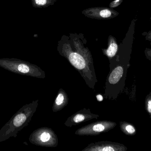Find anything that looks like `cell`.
Masks as SVG:
<instances>
[{
    "mask_svg": "<svg viewBox=\"0 0 151 151\" xmlns=\"http://www.w3.org/2000/svg\"><path fill=\"white\" fill-rule=\"evenodd\" d=\"M35 4L38 5H44L47 3V0H34Z\"/></svg>",
    "mask_w": 151,
    "mask_h": 151,
    "instance_id": "obj_14",
    "label": "cell"
},
{
    "mask_svg": "<svg viewBox=\"0 0 151 151\" xmlns=\"http://www.w3.org/2000/svg\"><path fill=\"white\" fill-rule=\"evenodd\" d=\"M118 50V46L115 42L112 43L109 45L108 49L106 50V56L111 59L114 57L117 54Z\"/></svg>",
    "mask_w": 151,
    "mask_h": 151,
    "instance_id": "obj_10",
    "label": "cell"
},
{
    "mask_svg": "<svg viewBox=\"0 0 151 151\" xmlns=\"http://www.w3.org/2000/svg\"><path fill=\"white\" fill-rule=\"evenodd\" d=\"M145 103V110L151 119V91L146 96Z\"/></svg>",
    "mask_w": 151,
    "mask_h": 151,
    "instance_id": "obj_11",
    "label": "cell"
},
{
    "mask_svg": "<svg viewBox=\"0 0 151 151\" xmlns=\"http://www.w3.org/2000/svg\"><path fill=\"white\" fill-rule=\"evenodd\" d=\"M0 67L13 73L44 79L46 73L38 66L16 58H0Z\"/></svg>",
    "mask_w": 151,
    "mask_h": 151,
    "instance_id": "obj_3",
    "label": "cell"
},
{
    "mask_svg": "<svg viewBox=\"0 0 151 151\" xmlns=\"http://www.w3.org/2000/svg\"><path fill=\"white\" fill-rule=\"evenodd\" d=\"M124 144L110 141H100L89 144L82 151H126Z\"/></svg>",
    "mask_w": 151,
    "mask_h": 151,
    "instance_id": "obj_7",
    "label": "cell"
},
{
    "mask_svg": "<svg viewBox=\"0 0 151 151\" xmlns=\"http://www.w3.org/2000/svg\"><path fill=\"white\" fill-rule=\"evenodd\" d=\"M145 54L146 58L151 62V49H146L145 51Z\"/></svg>",
    "mask_w": 151,
    "mask_h": 151,
    "instance_id": "obj_15",
    "label": "cell"
},
{
    "mask_svg": "<svg viewBox=\"0 0 151 151\" xmlns=\"http://www.w3.org/2000/svg\"><path fill=\"white\" fill-rule=\"evenodd\" d=\"M39 100L23 105L0 129V142L16 137L21 130L28 126L37 111Z\"/></svg>",
    "mask_w": 151,
    "mask_h": 151,
    "instance_id": "obj_2",
    "label": "cell"
},
{
    "mask_svg": "<svg viewBox=\"0 0 151 151\" xmlns=\"http://www.w3.org/2000/svg\"><path fill=\"white\" fill-rule=\"evenodd\" d=\"M99 117V115L97 114L91 113L90 109L83 108L69 117L64 124L66 126L71 127L77 126L82 122L96 119Z\"/></svg>",
    "mask_w": 151,
    "mask_h": 151,
    "instance_id": "obj_6",
    "label": "cell"
},
{
    "mask_svg": "<svg viewBox=\"0 0 151 151\" xmlns=\"http://www.w3.org/2000/svg\"><path fill=\"white\" fill-rule=\"evenodd\" d=\"M69 103L68 95L63 89H60L53 105L52 110L54 112L59 111L64 108Z\"/></svg>",
    "mask_w": 151,
    "mask_h": 151,
    "instance_id": "obj_8",
    "label": "cell"
},
{
    "mask_svg": "<svg viewBox=\"0 0 151 151\" xmlns=\"http://www.w3.org/2000/svg\"><path fill=\"white\" fill-rule=\"evenodd\" d=\"M130 66L129 59H118L111 63L110 72L106 77L105 86V98L115 100L123 92L128 70Z\"/></svg>",
    "mask_w": 151,
    "mask_h": 151,
    "instance_id": "obj_1",
    "label": "cell"
},
{
    "mask_svg": "<svg viewBox=\"0 0 151 151\" xmlns=\"http://www.w3.org/2000/svg\"><path fill=\"white\" fill-rule=\"evenodd\" d=\"M120 128L125 134L128 136H134L137 134V130L134 125L129 122L122 121L120 122Z\"/></svg>",
    "mask_w": 151,
    "mask_h": 151,
    "instance_id": "obj_9",
    "label": "cell"
},
{
    "mask_svg": "<svg viewBox=\"0 0 151 151\" xmlns=\"http://www.w3.org/2000/svg\"><path fill=\"white\" fill-rule=\"evenodd\" d=\"M117 123L109 121H99L81 127L76 131L79 136H97L106 133L115 127Z\"/></svg>",
    "mask_w": 151,
    "mask_h": 151,
    "instance_id": "obj_5",
    "label": "cell"
},
{
    "mask_svg": "<svg viewBox=\"0 0 151 151\" xmlns=\"http://www.w3.org/2000/svg\"><path fill=\"white\" fill-rule=\"evenodd\" d=\"M122 0H115V1L112 2L110 4V6L112 7V8L117 7V6H119V5L122 2Z\"/></svg>",
    "mask_w": 151,
    "mask_h": 151,
    "instance_id": "obj_13",
    "label": "cell"
},
{
    "mask_svg": "<svg viewBox=\"0 0 151 151\" xmlns=\"http://www.w3.org/2000/svg\"><path fill=\"white\" fill-rule=\"evenodd\" d=\"M96 98L97 100L99 102H102L104 100V97L101 94H97L96 95Z\"/></svg>",
    "mask_w": 151,
    "mask_h": 151,
    "instance_id": "obj_16",
    "label": "cell"
},
{
    "mask_svg": "<svg viewBox=\"0 0 151 151\" xmlns=\"http://www.w3.org/2000/svg\"><path fill=\"white\" fill-rule=\"evenodd\" d=\"M29 142L37 146L55 148L58 145V139L57 135L50 128H40L34 131L30 135Z\"/></svg>",
    "mask_w": 151,
    "mask_h": 151,
    "instance_id": "obj_4",
    "label": "cell"
},
{
    "mask_svg": "<svg viewBox=\"0 0 151 151\" xmlns=\"http://www.w3.org/2000/svg\"><path fill=\"white\" fill-rule=\"evenodd\" d=\"M147 39L151 41V31L149 32L147 35Z\"/></svg>",
    "mask_w": 151,
    "mask_h": 151,
    "instance_id": "obj_17",
    "label": "cell"
},
{
    "mask_svg": "<svg viewBox=\"0 0 151 151\" xmlns=\"http://www.w3.org/2000/svg\"></svg>",
    "mask_w": 151,
    "mask_h": 151,
    "instance_id": "obj_18",
    "label": "cell"
},
{
    "mask_svg": "<svg viewBox=\"0 0 151 151\" xmlns=\"http://www.w3.org/2000/svg\"><path fill=\"white\" fill-rule=\"evenodd\" d=\"M111 15V12L108 9H104L101 11L100 12V15L102 17L107 18Z\"/></svg>",
    "mask_w": 151,
    "mask_h": 151,
    "instance_id": "obj_12",
    "label": "cell"
}]
</instances>
